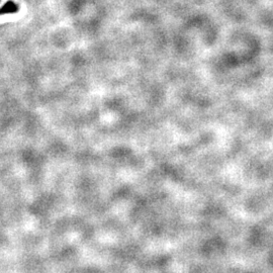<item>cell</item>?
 Returning a JSON list of instances; mask_svg holds the SVG:
<instances>
[{"label": "cell", "mask_w": 273, "mask_h": 273, "mask_svg": "<svg viewBox=\"0 0 273 273\" xmlns=\"http://www.w3.org/2000/svg\"><path fill=\"white\" fill-rule=\"evenodd\" d=\"M18 10H19V6L17 3L14 2V1H8L1 8H0V16L17 14V12H18Z\"/></svg>", "instance_id": "cell-1"}]
</instances>
